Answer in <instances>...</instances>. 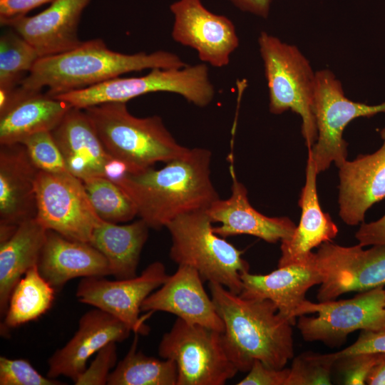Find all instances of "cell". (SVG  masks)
Wrapping results in <instances>:
<instances>
[{
    "instance_id": "27",
    "label": "cell",
    "mask_w": 385,
    "mask_h": 385,
    "mask_svg": "<svg viewBox=\"0 0 385 385\" xmlns=\"http://www.w3.org/2000/svg\"><path fill=\"white\" fill-rule=\"evenodd\" d=\"M150 227L139 219L126 225L102 220L94 229L90 243L106 258L115 279L137 276L140 254Z\"/></svg>"
},
{
    "instance_id": "37",
    "label": "cell",
    "mask_w": 385,
    "mask_h": 385,
    "mask_svg": "<svg viewBox=\"0 0 385 385\" xmlns=\"http://www.w3.org/2000/svg\"><path fill=\"white\" fill-rule=\"evenodd\" d=\"M289 369H275L259 360L254 361L246 376L238 385H287Z\"/></svg>"
},
{
    "instance_id": "31",
    "label": "cell",
    "mask_w": 385,
    "mask_h": 385,
    "mask_svg": "<svg viewBox=\"0 0 385 385\" xmlns=\"http://www.w3.org/2000/svg\"><path fill=\"white\" fill-rule=\"evenodd\" d=\"M83 183L95 212L102 220L118 224L138 215L132 200L115 182L99 176L85 180Z\"/></svg>"
},
{
    "instance_id": "28",
    "label": "cell",
    "mask_w": 385,
    "mask_h": 385,
    "mask_svg": "<svg viewBox=\"0 0 385 385\" xmlns=\"http://www.w3.org/2000/svg\"><path fill=\"white\" fill-rule=\"evenodd\" d=\"M56 292L41 274L38 266L29 269L11 292L1 332L39 318L51 308Z\"/></svg>"
},
{
    "instance_id": "43",
    "label": "cell",
    "mask_w": 385,
    "mask_h": 385,
    "mask_svg": "<svg viewBox=\"0 0 385 385\" xmlns=\"http://www.w3.org/2000/svg\"><path fill=\"white\" fill-rule=\"evenodd\" d=\"M366 384L385 385V354L381 353L379 361L367 378Z\"/></svg>"
},
{
    "instance_id": "19",
    "label": "cell",
    "mask_w": 385,
    "mask_h": 385,
    "mask_svg": "<svg viewBox=\"0 0 385 385\" xmlns=\"http://www.w3.org/2000/svg\"><path fill=\"white\" fill-rule=\"evenodd\" d=\"M72 107L42 91L18 86L0 94V145L21 143L41 132H51Z\"/></svg>"
},
{
    "instance_id": "39",
    "label": "cell",
    "mask_w": 385,
    "mask_h": 385,
    "mask_svg": "<svg viewBox=\"0 0 385 385\" xmlns=\"http://www.w3.org/2000/svg\"><path fill=\"white\" fill-rule=\"evenodd\" d=\"M355 237L363 247L385 245V214L376 221L363 222L356 231Z\"/></svg>"
},
{
    "instance_id": "20",
    "label": "cell",
    "mask_w": 385,
    "mask_h": 385,
    "mask_svg": "<svg viewBox=\"0 0 385 385\" xmlns=\"http://www.w3.org/2000/svg\"><path fill=\"white\" fill-rule=\"evenodd\" d=\"M230 165L232 178L231 194L225 200L218 198L206 210L215 234L225 238L237 235H250L267 242L275 243L289 239L296 225L287 217H267L250 204L245 186L237 179L233 165Z\"/></svg>"
},
{
    "instance_id": "21",
    "label": "cell",
    "mask_w": 385,
    "mask_h": 385,
    "mask_svg": "<svg viewBox=\"0 0 385 385\" xmlns=\"http://www.w3.org/2000/svg\"><path fill=\"white\" fill-rule=\"evenodd\" d=\"M374 153L346 160L339 168V215L349 225L364 222L366 211L385 198V125Z\"/></svg>"
},
{
    "instance_id": "11",
    "label": "cell",
    "mask_w": 385,
    "mask_h": 385,
    "mask_svg": "<svg viewBox=\"0 0 385 385\" xmlns=\"http://www.w3.org/2000/svg\"><path fill=\"white\" fill-rule=\"evenodd\" d=\"M37 221L69 240L89 242L102 220L83 181L70 173L39 171L36 181Z\"/></svg>"
},
{
    "instance_id": "41",
    "label": "cell",
    "mask_w": 385,
    "mask_h": 385,
    "mask_svg": "<svg viewBox=\"0 0 385 385\" xmlns=\"http://www.w3.org/2000/svg\"><path fill=\"white\" fill-rule=\"evenodd\" d=\"M238 9L267 19L274 0H228Z\"/></svg>"
},
{
    "instance_id": "22",
    "label": "cell",
    "mask_w": 385,
    "mask_h": 385,
    "mask_svg": "<svg viewBox=\"0 0 385 385\" xmlns=\"http://www.w3.org/2000/svg\"><path fill=\"white\" fill-rule=\"evenodd\" d=\"M317 174L314 161L308 152L306 180L299 201L300 220L291 237L281 241L278 267L310 263L312 249L331 242L338 234L337 225L321 208L317 190Z\"/></svg>"
},
{
    "instance_id": "42",
    "label": "cell",
    "mask_w": 385,
    "mask_h": 385,
    "mask_svg": "<svg viewBox=\"0 0 385 385\" xmlns=\"http://www.w3.org/2000/svg\"><path fill=\"white\" fill-rule=\"evenodd\" d=\"M128 173L127 167L121 161L112 158L106 165L104 176L115 182Z\"/></svg>"
},
{
    "instance_id": "12",
    "label": "cell",
    "mask_w": 385,
    "mask_h": 385,
    "mask_svg": "<svg viewBox=\"0 0 385 385\" xmlns=\"http://www.w3.org/2000/svg\"><path fill=\"white\" fill-rule=\"evenodd\" d=\"M312 262L322 279L319 302L385 286V245L364 250L360 244L344 247L326 242L314 252Z\"/></svg>"
},
{
    "instance_id": "14",
    "label": "cell",
    "mask_w": 385,
    "mask_h": 385,
    "mask_svg": "<svg viewBox=\"0 0 385 385\" xmlns=\"http://www.w3.org/2000/svg\"><path fill=\"white\" fill-rule=\"evenodd\" d=\"M174 17L172 37L197 53L204 63L222 68L228 65L240 41L233 22L209 11L201 0H178L170 6Z\"/></svg>"
},
{
    "instance_id": "3",
    "label": "cell",
    "mask_w": 385,
    "mask_h": 385,
    "mask_svg": "<svg viewBox=\"0 0 385 385\" xmlns=\"http://www.w3.org/2000/svg\"><path fill=\"white\" fill-rule=\"evenodd\" d=\"M185 63L166 51L123 53L111 50L101 38L82 41L66 52L39 58L19 84L51 96L86 88L120 76L145 69L179 68Z\"/></svg>"
},
{
    "instance_id": "32",
    "label": "cell",
    "mask_w": 385,
    "mask_h": 385,
    "mask_svg": "<svg viewBox=\"0 0 385 385\" xmlns=\"http://www.w3.org/2000/svg\"><path fill=\"white\" fill-rule=\"evenodd\" d=\"M337 360L336 352L302 353L293 360L289 369L287 385L332 384V370Z\"/></svg>"
},
{
    "instance_id": "1",
    "label": "cell",
    "mask_w": 385,
    "mask_h": 385,
    "mask_svg": "<svg viewBox=\"0 0 385 385\" xmlns=\"http://www.w3.org/2000/svg\"><path fill=\"white\" fill-rule=\"evenodd\" d=\"M211 152L188 148L160 169L126 173L115 181L150 228L160 230L176 217L206 210L219 197L211 179Z\"/></svg>"
},
{
    "instance_id": "6",
    "label": "cell",
    "mask_w": 385,
    "mask_h": 385,
    "mask_svg": "<svg viewBox=\"0 0 385 385\" xmlns=\"http://www.w3.org/2000/svg\"><path fill=\"white\" fill-rule=\"evenodd\" d=\"M273 114L288 110L299 115L301 132L307 148L315 143L317 129L313 112L316 72L294 45L262 31L258 38Z\"/></svg>"
},
{
    "instance_id": "33",
    "label": "cell",
    "mask_w": 385,
    "mask_h": 385,
    "mask_svg": "<svg viewBox=\"0 0 385 385\" xmlns=\"http://www.w3.org/2000/svg\"><path fill=\"white\" fill-rule=\"evenodd\" d=\"M35 166L40 170L51 173H69L61 153L51 132L32 135L21 143Z\"/></svg>"
},
{
    "instance_id": "17",
    "label": "cell",
    "mask_w": 385,
    "mask_h": 385,
    "mask_svg": "<svg viewBox=\"0 0 385 385\" xmlns=\"http://www.w3.org/2000/svg\"><path fill=\"white\" fill-rule=\"evenodd\" d=\"M130 332L124 322L94 307L80 318L73 337L49 357L46 376L53 379L64 376L75 383L92 355L111 342L124 341Z\"/></svg>"
},
{
    "instance_id": "5",
    "label": "cell",
    "mask_w": 385,
    "mask_h": 385,
    "mask_svg": "<svg viewBox=\"0 0 385 385\" xmlns=\"http://www.w3.org/2000/svg\"><path fill=\"white\" fill-rule=\"evenodd\" d=\"M171 237L170 259L178 265H187L200 274L203 281L220 284L240 294L242 275L249 272L242 251L213 231L206 210L180 215L165 227Z\"/></svg>"
},
{
    "instance_id": "36",
    "label": "cell",
    "mask_w": 385,
    "mask_h": 385,
    "mask_svg": "<svg viewBox=\"0 0 385 385\" xmlns=\"http://www.w3.org/2000/svg\"><path fill=\"white\" fill-rule=\"evenodd\" d=\"M381 353H361L341 357L337 362L344 374V384H366V380L374 367L381 359Z\"/></svg>"
},
{
    "instance_id": "23",
    "label": "cell",
    "mask_w": 385,
    "mask_h": 385,
    "mask_svg": "<svg viewBox=\"0 0 385 385\" xmlns=\"http://www.w3.org/2000/svg\"><path fill=\"white\" fill-rule=\"evenodd\" d=\"M51 133L71 174L82 181L104 176L112 157L84 110L71 108Z\"/></svg>"
},
{
    "instance_id": "40",
    "label": "cell",
    "mask_w": 385,
    "mask_h": 385,
    "mask_svg": "<svg viewBox=\"0 0 385 385\" xmlns=\"http://www.w3.org/2000/svg\"><path fill=\"white\" fill-rule=\"evenodd\" d=\"M55 0H0V23L27 14Z\"/></svg>"
},
{
    "instance_id": "26",
    "label": "cell",
    "mask_w": 385,
    "mask_h": 385,
    "mask_svg": "<svg viewBox=\"0 0 385 385\" xmlns=\"http://www.w3.org/2000/svg\"><path fill=\"white\" fill-rule=\"evenodd\" d=\"M47 230L36 218L20 224L0 242V313L4 316L11 292L25 273L38 266Z\"/></svg>"
},
{
    "instance_id": "7",
    "label": "cell",
    "mask_w": 385,
    "mask_h": 385,
    "mask_svg": "<svg viewBox=\"0 0 385 385\" xmlns=\"http://www.w3.org/2000/svg\"><path fill=\"white\" fill-rule=\"evenodd\" d=\"M155 92L178 94L198 107L208 106L215 94L207 64L200 63L179 68H153L145 76H119L53 97L66 102L72 108L85 109L107 103H126L134 98Z\"/></svg>"
},
{
    "instance_id": "30",
    "label": "cell",
    "mask_w": 385,
    "mask_h": 385,
    "mask_svg": "<svg viewBox=\"0 0 385 385\" xmlns=\"http://www.w3.org/2000/svg\"><path fill=\"white\" fill-rule=\"evenodd\" d=\"M39 56L35 48L10 28L0 36V94H9L29 73Z\"/></svg>"
},
{
    "instance_id": "25",
    "label": "cell",
    "mask_w": 385,
    "mask_h": 385,
    "mask_svg": "<svg viewBox=\"0 0 385 385\" xmlns=\"http://www.w3.org/2000/svg\"><path fill=\"white\" fill-rule=\"evenodd\" d=\"M242 281L241 297L270 299L279 313L294 325L296 311L306 299L307 292L320 284L322 279L312 260L308 264L278 267L267 274L247 272L242 275Z\"/></svg>"
},
{
    "instance_id": "13",
    "label": "cell",
    "mask_w": 385,
    "mask_h": 385,
    "mask_svg": "<svg viewBox=\"0 0 385 385\" xmlns=\"http://www.w3.org/2000/svg\"><path fill=\"white\" fill-rule=\"evenodd\" d=\"M165 265L159 261L150 264L139 276L109 280L105 277H83L76 289L78 300L101 309L127 324L135 334L145 335V324L150 316L140 317L144 300L159 288L168 277Z\"/></svg>"
},
{
    "instance_id": "34",
    "label": "cell",
    "mask_w": 385,
    "mask_h": 385,
    "mask_svg": "<svg viewBox=\"0 0 385 385\" xmlns=\"http://www.w3.org/2000/svg\"><path fill=\"white\" fill-rule=\"evenodd\" d=\"M1 385H62V381L41 375L24 359L0 357Z\"/></svg>"
},
{
    "instance_id": "10",
    "label": "cell",
    "mask_w": 385,
    "mask_h": 385,
    "mask_svg": "<svg viewBox=\"0 0 385 385\" xmlns=\"http://www.w3.org/2000/svg\"><path fill=\"white\" fill-rule=\"evenodd\" d=\"M313 112L317 138L308 152L319 173L327 170L332 163L339 168L346 160L348 143L343 138L346 126L357 118L385 113V102L367 105L349 99L333 72L323 69L316 72Z\"/></svg>"
},
{
    "instance_id": "8",
    "label": "cell",
    "mask_w": 385,
    "mask_h": 385,
    "mask_svg": "<svg viewBox=\"0 0 385 385\" xmlns=\"http://www.w3.org/2000/svg\"><path fill=\"white\" fill-rule=\"evenodd\" d=\"M158 351L162 359L175 362L177 385H222L239 372L221 332L180 318L163 334Z\"/></svg>"
},
{
    "instance_id": "4",
    "label": "cell",
    "mask_w": 385,
    "mask_h": 385,
    "mask_svg": "<svg viewBox=\"0 0 385 385\" xmlns=\"http://www.w3.org/2000/svg\"><path fill=\"white\" fill-rule=\"evenodd\" d=\"M83 110L108 153L123 163L128 173L167 163L188 149L178 143L160 116L136 117L126 103H107Z\"/></svg>"
},
{
    "instance_id": "38",
    "label": "cell",
    "mask_w": 385,
    "mask_h": 385,
    "mask_svg": "<svg viewBox=\"0 0 385 385\" xmlns=\"http://www.w3.org/2000/svg\"><path fill=\"white\" fill-rule=\"evenodd\" d=\"M361 353L385 354V329L379 331L362 330L356 342L348 347L336 352L341 357Z\"/></svg>"
},
{
    "instance_id": "9",
    "label": "cell",
    "mask_w": 385,
    "mask_h": 385,
    "mask_svg": "<svg viewBox=\"0 0 385 385\" xmlns=\"http://www.w3.org/2000/svg\"><path fill=\"white\" fill-rule=\"evenodd\" d=\"M295 314L305 341L335 346L355 331L385 329V289L380 287L339 301L315 303L305 299Z\"/></svg>"
},
{
    "instance_id": "29",
    "label": "cell",
    "mask_w": 385,
    "mask_h": 385,
    "mask_svg": "<svg viewBox=\"0 0 385 385\" xmlns=\"http://www.w3.org/2000/svg\"><path fill=\"white\" fill-rule=\"evenodd\" d=\"M138 334L130 349L111 372L108 385H177L178 369L169 359H158L137 350Z\"/></svg>"
},
{
    "instance_id": "16",
    "label": "cell",
    "mask_w": 385,
    "mask_h": 385,
    "mask_svg": "<svg viewBox=\"0 0 385 385\" xmlns=\"http://www.w3.org/2000/svg\"><path fill=\"white\" fill-rule=\"evenodd\" d=\"M91 0H55L34 16H19L1 24L16 31L36 51L40 58L66 52L82 42L78 25Z\"/></svg>"
},
{
    "instance_id": "2",
    "label": "cell",
    "mask_w": 385,
    "mask_h": 385,
    "mask_svg": "<svg viewBox=\"0 0 385 385\" xmlns=\"http://www.w3.org/2000/svg\"><path fill=\"white\" fill-rule=\"evenodd\" d=\"M222 319L225 348L238 371L248 372L254 361L282 369L294 356L292 326L270 299H247L220 284L208 282Z\"/></svg>"
},
{
    "instance_id": "24",
    "label": "cell",
    "mask_w": 385,
    "mask_h": 385,
    "mask_svg": "<svg viewBox=\"0 0 385 385\" xmlns=\"http://www.w3.org/2000/svg\"><path fill=\"white\" fill-rule=\"evenodd\" d=\"M38 269L56 292L76 277L111 275L106 258L91 243L69 240L49 230Z\"/></svg>"
},
{
    "instance_id": "15",
    "label": "cell",
    "mask_w": 385,
    "mask_h": 385,
    "mask_svg": "<svg viewBox=\"0 0 385 385\" xmlns=\"http://www.w3.org/2000/svg\"><path fill=\"white\" fill-rule=\"evenodd\" d=\"M39 170L21 143L0 147V242L18 226L36 218V181Z\"/></svg>"
},
{
    "instance_id": "35",
    "label": "cell",
    "mask_w": 385,
    "mask_h": 385,
    "mask_svg": "<svg viewBox=\"0 0 385 385\" xmlns=\"http://www.w3.org/2000/svg\"><path fill=\"white\" fill-rule=\"evenodd\" d=\"M116 342H111L101 348L89 366L81 374L76 385L107 384L111 369L117 361Z\"/></svg>"
},
{
    "instance_id": "18",
    "label": "cell",
    "mask_w": 385,
    "mask_h": 385,
    "mask_svg": "<svg viewBox=\"0 0 385 385\" xmlns=\"http://www.w3.org/2000/svg\"><path fill=\"white\" fill-rule=\"evenodd\" d=\"M195 269L178 265L172 275L143 302L142 312L161 311L175 314L186 322L222 333L224 323Z\"/></svg>"
}]
</instances>
